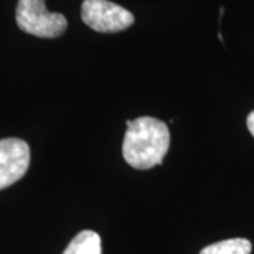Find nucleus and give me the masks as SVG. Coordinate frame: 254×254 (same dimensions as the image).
Masks as SVG:
<instances>
[{"instance_id":"nucleus-1","label":"nucleus","mask_w":254,"mask_h":254,"mask_svg":"<svg viewBox=\"0 0 254 254\" xmlns=\"http://www.w3.org/2000/svg\"><path fill=\"white\" fill-rule=\"evenodd\" d=\"M123 140V157L137 170H150L163 163L170 148V130L154 118L128 120Z\"/></svg>"},{"instance_id":"nucleus-6","label":"nucleus","mask_w":254,"mask_h":254,"mask_svg":"<svg viewBox=\"0 0 254 254\" xmlns=\"http://www.w3.org/2000/svg\"><path fill=\"white\" fill-rule=\"evenodd\" d=\"M252 253V243L247 239H229L222 240L218 243L206 246L200 250L199 254H250Z\"/></svg>"},{"instance_id":"nucleus-3","label":"nucleus","mask_w":254,"mask_h":254,"mask_svg":"<svg viewBox=\"0 0 254 254\" xmlns=\"http://www.w3.org/2000/svg\"><path fill=\"white\" fill-rule=\"evenodd\" d=\"M83 23L98 33H118L134 23V16L109 0H85L82 3Z\"/></svg>"},{"instance_id":"nucleus-4","label":"nucleus","mask_w":254,"mask_h":254,"mask_svg":"<svg viewBox=\"0 0 254 254\" xmlns=\"http://www.w3.org/2000/svg\"><path fill=\"white\" fill-rule=\"evenodd\" d=\"M30 165V147L20 138L0 140V190L24 177Z\"/></svg>"},{"instance_id":"nucleus-2","label":"nucleus","mask_w":254,"mask_h":254,"mask_svg":"<svg viewBox=\"0 0 254 254\" xmlns=\"http://www.w3.org/2000/svg\"><path fill=\"white\" fill-rule=\"evenodd\" d=\"M16 21L20 30L41 38H57L66 30V18L61 13H50L44 0H18Z\"/></svg>"},{"instance_id":"nucleus-5","label":"nucleus","mask_w":254,"mask_h":254,"mask_svg":"<svg viewBox=\"0 0 254 254\" xmlns=\"http://www.w3.org/2000/svg\"><path fill=\"white\" fill-rule=\"evenodd\" d=\"M63 254H102L99 235L92 230H83L73 237Z\"/></svg>"},{"instance_id":"nucleus-7","label":"nucleus","mask_w":254,"mask_h":254,"mask_svg":"<svg viewBox=\"0 0 254 254\" xmlns=\"http://www.w3.org/2000/svg\"><path fill=\"white\" fill-rule=\"evenodd\" d=\"M247 128L254 137V110L247 116Z\"/></svg>"}]
</instances>
